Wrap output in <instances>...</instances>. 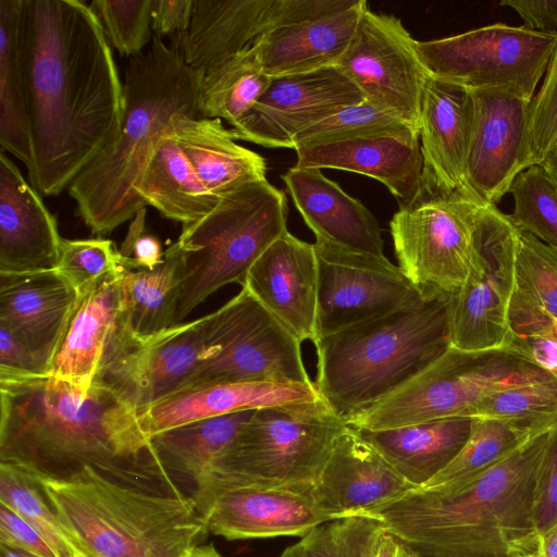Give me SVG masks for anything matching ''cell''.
<instances>
[{"label":"cell","mask_w":557,"mask_h":557,"mask_svg":"<svg viewBox=\"0 0 557 557\" xmlns=\"http://www.w3.org/2000/svg\"><path fill=\"white\" fill-rule=\"evenodd\" d=\"M18 47L32 186L57 196L117 135L124 89L111 45L82 0H22Z\"/></svg>","instance_id":"1"},{"label":"cell","mask_w":557,"mask_h":557,"mask_svg":"<svg viewBox=\"0 0 557 557\" xmlns=\"http://www.w3.org/2000/svg\"><path fill=\"white\" fill-rule=\"evenodd\" d=\"M0 461L58 474L91 466L121 478L161 469L137 410L104 385L0 380Z\"/></svg>","instance_id":"2"},{"label":"cell","mask_w":557,"mask_h":557,"mask_svg":"<svg viewBox=\"0 0 557 557\" xmlns=\"http://www.w3.org/2000/svg\"><path fill=\"white\" fill-rule=\"evenodd\" d=\"M550 430L459 490L414 488L369 516L420 556L540 557L534 499Z\"/></svg>","instance_id":"3"},{"label":"cell","mask_w":557,"mask_h":557,"mask_svg":"<svg viewBox=\"0 0 557 557\" xmlns=\"http://www.w3.org/2000/svg\"><path fill=\"white\" fill-rule=\"evenodd\" d=\"M201 75L156 35L129 58L120 131L67 188L92 233L109 234L147 207L137 187L150 152L174 115L198 116Z\"/></svg>","instance_id":"4"},{"label":"cell","mask_w":557,"mask_h":557,"mask_svg":"<svg viewBox=\"0 0 557 557\" xmlns=\"http://www.w3.org/2000/svg\"><path fill=\"white\" fill-rule=\"evenodd\" d=\"M20 466L94 557H190L210 534L193 496L127 486L91 466L62 474Z\"/></svg>","instance_id":"5"},{"label":"cell","mask_w":557,"mask_h":557,"mask_svg":"<svg viewBox=\"0 0 557 557\" xmlns=\"http://www.w3.org/2000/svg\"><path fill=\"white\" fill-rule=\"evenodd\" d=\"M451 298L423 299L323 336L314 385L346 424L397 392L447 351Z\"/></svg>","instance_id":"6"},{"label":"cell","mask_w":557,"mask_h":557,"mask_svg":"<svg viewBox=\"0 0 557 557\" xmlns=\"http://www.w3.org/2000/svg\"><path fill=\"white\" fill-rule=\"evenodd\" d=\"M346 426L322 398L253 410L196 485L199 511L237 486L312 491Z\"/></svg>","instance_id":"7"},{"label":"cell","mask_w":557,"mask_h":557,"mask_svg":"<svg viewBox=\"0 0 557 557\" xmlns=\"http://www.w3.org/2000/svg\"><path fill=\"white\" fill-rule=\"evenodd\" d=\"M287 215L285 193L264 180L223 196L207 215L183 225L176 243L184 269L173 324L221 287L244 286L252 264L287 231Z\"/></svg>","instance_id":"8"},{"label":"cell","mask_w":557,"mask_h":557,"mask_svg":"<svg viewBox=\"0 0 557 557\" xmlns=\"http://www.w3.org/2000/svg\"><path fill=\"white\" fill-rule=\"evenodd\" d=\"M555 377L508 346L466 351L449 347L419 375L347 425L370 431L462 417L484 397Z\"/></svg>","instance_id":"9"},{"label":"cell","mask_w":557,"mask_h":557,"mask_svg":"<svg viewBox=\"0 0 557 557\" xmlns=\"http://www.w3.org/2000/svg\"><path fill=\"white\" fill-rule=\"evenodd\" d=\"M227 324L226 304L146 338L133 336L116 318L94 383L112 389L139 412L180 393L201 366L215 358Z\"/></svg>","instance_id":"10"},{"label":"cell","mask_w":557,"mask_h":557,"mask_svg":"<svg viewBox=\"0 0 557 557\" xmlns=\"http://www.w3.org/2000/svg\"><path fill=\"white\" fill-rule=\"evenodd\" d=\"M495 207L459 191L421 194L393 215L389 226L398 267L423 299L458 294L481 228Z\"/></svg>","instance_id":"11"},{"label":"cell","mask_w":557,"mask_h":557,"mask_svg":"<svg viewBox=\"0 0 557 557\" xmlns=\"http://www.w3.org/2000/svg\"><path fill=\"white\" fill-rule=\"evenodd\" d=\"M557 47V32L495 23L440 39L417 41L430 75L469 90L531 101Z\"/></svg>","instance_id":"12"},{"label":"cell","mask_w":557,"mask_h":557,"mask_svg":"<svg viewBox=\"0 0 557 557\" xmlns=\"http://www.w3.org/2000/svg\"><path fill=\"white\" fill-rule=\"evenodd\" d=\"M520 231L495 207L478 237L468 277L450 300V345L480 351L504 347L516 287Z\"/></svg>","instance_id":"13"},{"label":"cell","mask_w":557,"mask_h":557,"mask_svg":"<svg viewBox=\"0 0 557 557\" xmlns=\"http://www.w3.org/2000/svg\"><path fill=\"white\" fill-rule=\"evenodd\" d=\"M319 339L389 314L422 297L385 256L315 240ZM319 342V341H318Z\"/></svg>","instance_id":"14"},{"label":"cell","mask_w":557,"mask_h":557,"mask_svg":"<svg viewBox=\"0 0 557 557\" xmlns=\"http://www.w3.org/2000/svg\"><path fill=\"white\" fill-rule=\"evenodd\" d=\"M417 41L398 17L367 8L337 65L366 100L419 131L423 90L430 74Z\"/></svg>","instance_id":"15"},{"label":"cell","mask_w":557,"mask_h":557,"mask_svg":"<svg viewBox=\"0 0 557 557\" xmlns=\"http://www.w3.org/2000/svg\"><path fill=\"white\" fill-rule=\"evenodd\" d=\"M226 304L222 351L201 366L180 393L237 382L313 384L302 362L301 343L247 288Z\"/></svg>","instance_id":"16"},{"label":"cell","mask_w":557,"mask_h":557,"mask_svg":"<svg viewBox=\"0 0 557 557\" xmlns=\"http://www.w3.org/2000/svg\"><path fill=\"white\" fill-rule=\"evenodd\" d=\"M352 0H194L187 32L171 47L203 74L273 27L341 10Z\"/></svg>","instance_id":"17"},{"label":"cell","mask_w":557,"mask_h":557,"mask_svg":"<svg viewBox=\"0 0 557 557\" xmlns=\"http://www.w3.org/2000/svg\"><path fill=\"white\" fill-rule=\"evenodd\" d=\"M363 100L338 65L271 77L252 110L230 129L235 140L293 149L301 132Z\"/></svg>","instance_id":"18"},{"label":"cell","mask_w":557,"mask_h":557,"mask_svg":"<svg viewBox=\"0 0 557 557\" xmlns=\"http://www.w3.org/2000/svg\"><path fill=\"white\" fill-rule=\"evenodd\" d=\"M473 125L466 164L471 194L496 205L515 178L533 165L529 137L531 101L500 91L471 90Z\"/></svg>","instance_id":"19"},{"label":"cell","mask_w":557,"mask_h":557,"mask_svg":"<svg viewBox=\"0 0 557 557\" xmlns=\"http://www.w3.org/2000/svg\"><path fill=\"white\" fill-rule=\"evenodd\" d=\"M294 150L298 166L344 170L379 181L397 199L399 208L410 206L422 193L419 131L408 124L300 144Z\"/></svg>","instance_id":"20"},{"label":"cell","mask_w":557,"mask_h":557,"mask_svg":"<svg viewBox=\"0 0 557 557\" xmlns=\"http://www.w3.org/2000/svg\"><path fill=\"white\" fill-rule=\"evenodd\" d=\"M414 488L376 448L347 425L337 437L312 495L334 520L369 515Z\"/></svg>","instance_id":"21"},{"label":"cell","mask_w":557,"mask_h":557,"mask_svg":"<svg viewBox=\"0 0 557 557\" xmlns=\"http://www.w3.org/2000/svg\"><path fill=\"white\" fill-rule=\"evenodd\" d=\"M243 287L300 343H318V262L313 244L286 231L252 264Z\"/></svg>","instance_id":"22"},{"label":"cell","mask_w":557,"mask_h":557,"mask_svg":"<svg viewBox=\"0 0 557 557\" xmlns=\"http://www.w3.org/2000/svg\"><path fill=\"white\" fill-rule=\"evenodd\" d=\"M473 114L471 90L429 76L419 123L423 160L421 194L459 191L474 197L466 182Z\"/></svg>","instance_id":"23"},{"label":"cell","mask_w":557,"mask_h":557,"mask_svg":"<svg viewBox=\"0 0 557 557\" xmlns=\"http://www.w3.org/2000/svg\"><path fill=\"white\" fill-rule=\"evenodd\" d=\"M200 513L210 534L230 541L302 537L332 520L317 505L312 491L256 485L224 491Z\"/></svg>","instance_id":"24"},{"label":"cell","mask_w":557,"mask_h":557,"mask_svg":"<svg viewBox=\"0 0 557 557\" xmlns=\"http://www.w3.org/2000/svg\"><path fill=\"white\" fill-rule=\"evenodd\" d=\"M63 238L41 195L0 153V273L57 270Z\"/></svg>","instance_id":"25"},{"label":"cell","mask_w":557,"mask_h":557,"mask_svg":"<svg viewBox=\"0 0 557 557\" xmlns=\"http://www.w3.org/2000/svg\"><path fill=\"white\" fill-rule=\"evenodd\" d=\"M77 297L57 270L0 273V326L50 366Z\"/></svg>","instance_id":"26"},{"label":"cell","mask_w":557,"mask_h":557,"mask_svg":"<svg viewBox=\"0 0 557 557\" xmlns=\"http://www.w3.org/2000/svg\"><path fill=\"white\" fill-rule=\"evenodd\" d=\"M282 180L315 240L384 256L381 227L374 215L324 176L321 169L295 165Z\"/></svg>","instance_id":"27"},{"label":"cell","mask_w":557,"mask_h":557,"mask_svg":"<svg viewBox=\"0 0 557 557\" xmlns=\"http://www.w3.org/2000/svg\"><path fill=\"white\" fill-rule=\"evenodd\" d=\"M367 8L352 0L335 12L271 28L252 44L264 73L276 77L337 65Z\"/></svg>","instance_id":"28"},{"label":"cell","mask_w":557,"mask_h":557,"mask_svg":"<svg viewBox=\"0 0 557 557\" xmlns=\"http://www.w3.org/2000/svg\"><path fill=\"white\" fill-rule=\"evenodd\" d=\"M122 305L119 269L78 292L49 366V376L87 392Z\"/></svg>","instance_id":"29"},{"label":"cell","mask_w":557,"mask_h":557,"mask_svg":"<svg viewBox=\"0 0 557 557\" xmlns=\"http://www.w3.org/2000/svg\"><path fill=\"white\" fill-rule=\"evenodd\" d=\"M313 384L237 382L205 386L170 396L138 412L151 436L194 421L264 407L320 399Z\"/></svg>","instance_id":"30"},{"label":"cell","mask_w":557,"mask_h":557,"mask_svg":"<svg viewBox=\"0 0 557 557\" xmlns=\"http://www.w3.org/2000/svg\"><path fill=\"white\" fill-rule=\"evenodd\" d=\"M203 184L223 197L245 185L267 180V162L238 145L219 119L174 115L168 127Z\"/></svg>","instance_id":"31"},{"label":"cell","mask_w":557,"mask_h":557,"mask_svg":"<svg viewBox=\"0 0 557 557\" xmlns=\"http://www.w3.org/2000/svg\"><path fill=\"white\" fill-rule=\"evenodd\" d=\"M471 418H446L370 431L354 428L417 488L426 485L459 454L468 441Z\"/></svg>","instance_id":"32"},{"label":"cell","mask_w":557,"mask_h":557,"mask_svg":"<svg viewBox=\"0 0 557 557\" xmlns=\"http://www.w3.org/2000/svg\"><path fill=\"white\" fill-rule=\"evenodd\" d=\"M139 198L165 219L194 223L219 203L168 129L153 145L137 187Z\"/></svg>","instance_id":"33"},{"label":"cell","mask_w":557,"mask_h":557,"mask_svg":"<svg viewBox=\"0 0 557 557\" xmlns=\"http://www.w3.org/2000/svg\"><path fill=\"white\" fill-rule=\"evenodd\" d=\"M183 269V255L176 242L152 270L119 265L122 293L119 323L138 338L173 326Z\"/></svg>","instance_id":"34"},{"label":"cell","mask_w":557,"mask_h":557,"mask_svg":"<svg viewBox=\"0 0 557 557\" xmlns=\"http://www.w3.org/2000/svg\"><path fill=\"white\" fill-rule=\"evenodd\" d=\"M472 420L470 436L459 454L423 487L440 492L459 490L504 460L530 438L557 424V421Z\"/></svg>","instance_id":"35"},{"label":"cell","mask_w":557,"mask_h":557,"mask_svg":"<svg viewBox=\"0 0 557 557\" xmlns=\"http://www.w3.org/2000/svg\"><path fill=\"white\" fill-rule=\"evenodd\" d=\"M252 411L207 418L151 436L159 463L198 485Z\"/></svg>","instance_id":"36"},{"label":"cell","mask_w":557,"mask_h":557,"mask_svg":"<svg viewBox=\"0 0 557 557\" xmlns=\"http://www.w3.org/2000/svg\"><path fill=\"white\" fill-rule=\"evenodd\" d=\"M251 47L201 75L198 116L225 120L235 127L256 106L270 84Z\"/></svg>","instance_id":"37"},{"label":"cell","mask_w":557,"mask_h":557,"mask_svg":"<svg viewBox=\"0 0 557 557\" xmlns=\"http://www.w3.org/2000/svg\"><path fill=\"white\" fill-rule=\"evenodd\" d=\"M22 0H0V144L22 163L32 160L18 47Z\"/></svg>","instance_id":"38"},{"label":"cell","mask_w":557,"mask_h":557,"mask_svg":"<svg viewBox=\"0 0 557 557\" xmlns=\"http://www.w3.org/2000/svg\"><path fill=\"white\" fill-rule=\"evenodd\" d=\"M0 503L29 522L48 543L55 557H94L61 521L24 467L0 462Z\"/></svg>","instance_id":"39"},{"label":"cell","mask_w":557,"mask_h":557,"mask_svg":"<svg viewBox=\"0 0 557 557\" xmlns=\"http://www.w3.org/2000/svg\"><path fill=\"white\" fill-rule=\"evenodd\" d=\"M383 529L369 515L334 519L300 537L278 557H374Z\"/></svg>","instance_id":"40"},{"label":"cell","mask_w":557,"mask_h":557,"mask_svg":"<svg viewBox=\"0 0 557 557\" xmlns=\"http://www.w3.org/2000/svg\"><path fill=\"white\" fill-rule=\"evenodd\" d=\"M509 193L513 211L508 214L520 231L557 249V186L545 169L535 164L515 178Z\"/></svg>","instance_id":"41"},{"label":"cell","mask_w":557,"mask_h":557,"mask_svg":"<svg viewBox=\"0 0 557 557\" xmlns=\"http://www.w3.org/2000/svg\"><path fill=\"white\" fill-rule=\"evenodd\" d=\"M513 297L557 320V249L520 232Z\"/></svg>","instance_id":"42"},{"label":"cell","mask_w":557,"mask_h":557,"mask_svg":"<svg viewBox=\"0 0 557 557\" xmlns=\"http://www.w3.org/2000/svg\"><path fill=\"white\" fill-rule=\"evenodd\" d=\"M467 418L509 421H557V377L510 387L476 403Z\"/></svg>","instance_id":"43"},{"label":"cell","mask_w":557,"mask_h":557,"mask_svg":"<svg viewBox=\"0 0 557 557\" xmlns=\"http://www.w3.org/2000/svg\"><path fill=\"white\" fill-rule=\"evenodd\" d=\"M106 37L121 55L135 57L152 39V0H92Z\"/></svg>","instance_id":"44"},{"label":"cell","mask_w":557,"mask_h":557,"mask_svg":"<svg viewBox=\"0 0 557 557\" xmlns=\"http://www.w3.org/2000/svg\"><path fill=\"white\" fill-rule=\"evenodd\" d=\"M119 265L120 253L110 239H63L57 271L79 292Z\"/></svg>","instance_id":"45"},{"label":"cell","mask_w":557,"mask_h":557,"mask_svg":"<svg viewBox=\"0 0 557 557\" xmlns=\"http://www.w3.org/2000/svg\"><path fill=\"white\" fill-rule=\"evenodd\" d=\"M404 124L407 123L364 99L362 102L346 107L301 132L295 138L293 149L300 144L334 140L372 129Z\"/></svg>","instance_id":"46"},{"label":"cell","mask_w":557,"mask_h":557,"mask_svg":"<svg viewBox=\"0 0 557 557\" xmlns=\"http://www.w3.org/2000/svg\"><path fill=\"white\" fill-rule=\"evenodd\" d=\"M529 137L532 163L541 164L557 145V47L530 103Z\"/></svg>","instance_id":"47"},{"label":"cell","mask_w":557,"mask_h":557,"mask_svg":"<svg viewBox=\"0 0 557 557\" xmlns=\"http://www.w3.org/2000/svg\"><path fill=\"white\" fill-rule=\"evenodd\" d=\"M534 518L540 534L557 523V424L549 432L540 468Z\"/></svg>","instance_id":"48"},{"label":"cell","mask_w":557,"mask_h":557,"mask_svg":"<svg viewBox=\"0 0 557 557\" xmlns=\"http://www.w3.org/2000/svg\"><path fill=\"white\" fill-rule=\"evenodd\" d=\"M146 214L147 207H144L132 219L119 250L122 268L152 270L163 260L159 239L146 233Z\"/></svg>","instance_id":"49"},{"label":"cell","mask_w":557,"mask_h":557,"mask_svg":"<svg viewBox=\"0 0 557 557\" xmlns=\"http://www.w3.org/2000/svg\"><path fill=\"white\" fill-rule=\"evenodd\" d=\"M49 366L18 341L8 329L0 326V380L47 376Z\"/></svg>","instance_id":"50"},{"label":"cell","mask_w":557,"mask_h":557,"mask_svg":"<svg viewBox=\"0 0 557 557\" xmlns=\"http://www.w3.org/2000/svg\"><path fill=\"white\" fill-rule=\"evenodd\" d=\"M0 545L34 557H55L51 547L22 516L0 503Z\"/></svg>","instance_id":"51"},{"label":"cell","mask_w":557,"mask_h":557,"mask_svg":"<svg viewBox=\"0 0 557 557\" xmlns=\"http://www.w3.org/2000/svg\"><path fill=\"white\" fill-rule=\"evenodd\" d=\"M194 0H152L151 26L154 35L168 36L173 44L188 29Z\"/></svg>","instance_id":"52"},{"label":"cell","mask_w":557,"mask_h":557,"mask_svg":"<svg viewBox=\"0 0 557 557\" xmlns=\"http://www.w3.org/2000/svg\"><path fill=\"white\" fill-rule=\"evenodd\" d=\"M500 5L513 9L525 28L545 33L557 32V0H503Z\"/></svg>","instance_id":"53"},{"label":"cell","mask_w":557,"mask_h":557,"mask_svg":"<svg viewBox=\"0 0 557 557\" xmlns=\"http://www.w3.org/2000/svg\"><path fill=\"white\" fill-rule=\"evenodd\" d=\"M374 557H420L407 543L383 529L381 532Z\"/></svg>","instance_id":"54"},{"label":"cell","mask_w":557,"mask_h":557,"mask_svg":"<svg viewBox=\"0 0 557 557\" xmlns=\"http://www.w3.org/2000/svg\"><path fill=\"white\" fill-rule=\"evenodd\" d=\"M540 557H557V523L540 534Z\"/></svg>","instance_id":"55"},{"label":"cell","mask_w":557,"mask_h":557,"mask_svg":"<svg viewBox=\"0 0 557 557\" xmlns=\"http://www.w3.org/2000/svg\"><path fill=\"white\" fill-rule=\"evenodd\" d=\"M557 186V145L548 152L541 164Z\"/></svg>","instance_id":"56"},{"label":"cell","mask_w":557,"mask_h":557,"mask_svg":"<svg viewBox=\"0 0 557 557\" xmlns=\"http://www.w3.org/2000/svg\"><path fill=\"white\" fill-rule=\"evenodd\" d=\"M190 557H222L215 545L211 542H206L199 545Z\"/></svg>","instance_id":"57"},{"label":"cell","mask_w":557,"mask_h":557,"mask_svg":"<svg viewBox=\"0 0 557 557\" xmlns=\"http://www.w3.org/2000/svg\"><path fill=\"white\" fill-rule=\"evenodd\" d=\"M0 557H34L23 550L13 549L3 545H0Z\"/></svg>","instance_id":"58"},{"label":"cell","mask_w":557,"mask_h":557,"mask_svg":"<svg viewBox=\"0 0 557 557\" xmlns=\"http://www.w3.org/2000/svg\"><path fill=\"white\" fill-rule=\"evenodd\" d=\"M554 320V324H555V330H556V333H557V320L553 319Z\"/></svg>","instance_id":"59"},{"label":"cell","mask_w":557,"mask_h":557,"mask_svg":"<svg viewBox=\"0 0 557 557\" xmlns=\"http://www.w3.org/2000/svg\"><path fill=\"white\" fill-rule=\"evenodd\" d=\"M420 556V555H419ZM420 557H432V556H420Z\"/></svg>","instance_id":"60"}]
</instances>
